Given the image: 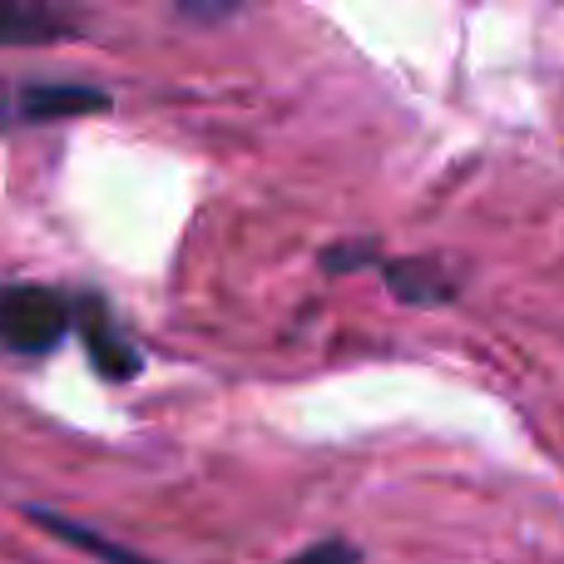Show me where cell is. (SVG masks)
Instances as JSON below:
<instances>
[{"label":"cell","mask_w":564,"mask_h":564,"mask_svg":"<svg viewBox=\"0 0 564 564\" xmlns=\"http://www.w3.org/2000/svg\"><path fill=\"white\" fill-rule=\"evenodd\" d=\"M30 520H35V525H45L50 535H59L65 545H79V550H89V555H99L105 564H149L144 555H134V550L109 545L105 535H95V530H85V525H69V520L50 516V510H30Z\"/></svg>","instance_id":"obj_5"},{"label":"cell","mask_w":564,"mask_h":564,"mask_svg":"<svg viewBox=\"0 0 564 564\" xmlns=\"http://www.w3.org/2000/svg\"><path fill=\"white\" fill-rule=\"evenodd\" d=\"M20 115L35 119V124H50V119H75L85 109H105L109 95L95 85H55V79H35V85L20 89Z\"/></svg>","instance_id":"obj_4"},{"label":"cell","mask_w":564,"mask_h":564,"mask_svg":"<svg viewBox=\"0 0 564 564\" xmlns=\"http://www.w3.org/2000/svg\"><path fill=\"white\" fill-rule=\"evenodd\" d=\"M288 564H361V550L347 545V540H322V545L302 550V555H292Z\"/></svg>","instance_id":"obj_6"},{"label":"cell","mask_w":564,"mask_h":564,"mask_svg":"<svg viewBox=\"0 0 564 564\" xmlns=\"http://www.w3.org/2000/svg\"><path fill=\"white\" fill-rule=\"evenodd\" d=\"M75 327V302L40 282H6L0 288V341L25 357L59 347V337Z\"/></svg>","instance_id":"obj_1"},{"label":"cell","mask_w":564,"mask_h":564,"mask_svg":"<svg viewBox=\"0 0 564 564\" xmlns=\"http://www.w3.org/2000/svg\"><path fill=\"white\" fill-rule=\"evenodd\" d=\"M79 15L50 0H0V45H55L75 40Z\"/></svg>","instance_id":"obj_2"},{"label":"cell","mask_w":564,"mask_h":564,"mask_svg":"<svg viewBox=\"0 0 564 564\" xmlns=\"http://www.w3.org/2000/svg\"><path fill=\"white\" fill-rule=\"evenodd\" d=\"M75 327H79L89 357H95V367L105 371V377L124 381V377H134L139 371V351L124 341V332L115 327V317H109V307L99 297H79L75 302Z\"/></svg>","instance_id":"obj_3"}]
</instances>
